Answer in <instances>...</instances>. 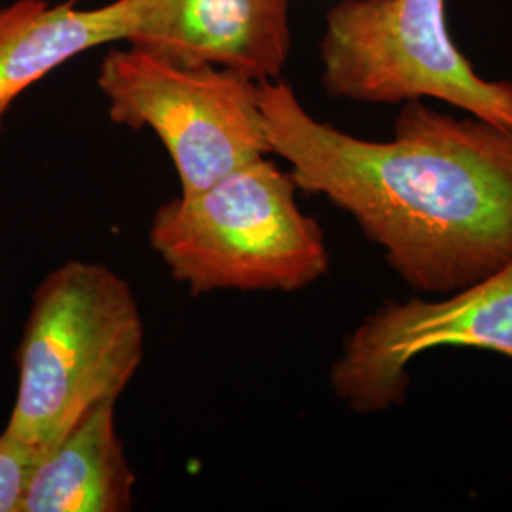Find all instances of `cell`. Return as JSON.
<instances>
[{
	"label": "cell",
	"instance_id": "6da1fadb",
	"mask_svg": "<svg viewBox=\"0 0 512 512\" xmlns=\"http://www.w3.org/2000/svg\"><path fill=\"white\" fill-rule=\"evenodd\" d=\"M272 154L298 190L325 196L414 291L452 294L512 260V129L406 101L395 137L319 122L281 80L258 82Z\"/></svg>",
	"mask_w": 512,
	"mask_h": 512
},
{
	"label": "cell",
	"instance_id": "7a4b0ae2",
	"mask_svg": "<svg viewBox=\"0 0 512 512\" xmlns=\"http://www.w3.org/2000/svg\"><path fill=\"white\" fill-rule=\"evenodd\" d=\"M143 359L145 321L128 281L101 262L59 264L31 296L4 431L48 454L95 406L118 403Z\"/></svg>",
	"mask_w": 512,
	"mask_h": 512
},
{
	"label": "cell",
	"instance_id": "3957f363",
	"mask_svg": "<svg viewBox=\"0 0 512 512\" xmlns=\"http://www.w3.org/2000/svg\"><path fill=\"white\" fill-rule=\"evenodd\" d=\"M291 173L264 158L154 213L148 241L192 296L298 293L329 274L319 222L296 202Z\"/></svg>",
	"mask_w": 512,
	"mask_h": 512
},
{
	"label": "cell",
	"instance_id": "277c9868",
	"mask_svg": "<svg viewBox=\"0 0 512 512\" xmlns=\"http://www.w3.org/2000/svg\"><path fill=\"white\" fill-rule=\"evenodd\" d=\"M321 82L332 97L395 105L439 99L512 129L511 80H486L446 27L444 0H342L327 14Z\"/></svg>",
	"mask_w": 512,
	"mask_h": 512
},
{
	"label": "cell",
	"instance_id": "5b68a950",
	"mask_svg": "<svg viewBox=\"0 0 512 512\" xmlns=\"http://www.w3.org/2000/svg\"><path fill=\"white\" fill-rule=\"evenodd\" d=\"M97 86L114 124L152 129L177 169L181 196L198 194L272 154L258 82L217 67H183L129 46L103 59Z\"/></svg>",
	"mask_w": 512,
	"mask_h": 512
},
{
	"label": "cell",
	"instance_id": "8992f818",
	"mask_svg": "<svg viewBox=\"0 0 512 512\" xmlns=\"http://www.w3.org/2000/svg\"><path fill=\"white\" fill-rule=\"evenodd\" d=\"M435 348H478L512 359V260L442 300L385 302L365 317L330 366L336 397L357 414L399 406L408 366Z\"/></svg>",
	"mask_w": 512,
	"mask_h": 512
},
{
	"label": "cell",
	"instance_id": "52a82bcc",
	"mask_svg": "<svg viewBox=\"0 0 512 512\" xmlns=\"http://www.w3.org/2000/svg\"><path fill=\"white\" fill-rule=\"evenodd\" d=\"M291 0H145L129 46L183 67L279 80L291 52Z\"/></svg>",
	"mask_w": 512,
	"mask_h": 512
},
{
	"label": "cell",
	"instance_id": "ba28073f",
	"mask_svg": "<svg viewBox=\"0 0 512 512\" xmlns=\"http://www.w3.org/2000/svg\"><path fill=\"white\" fill-rule=\"evenodd\" d=\"M145 0L101 8L16 0L0 10V133L19 95L76 55L110 42H128Z\"/></svg>",
	"mask_w": 512,
	"mask_h": 512
},
{
	"label": "cell",
	"instance_id": "9c48e42d",
	"mask_svg": "<svg viewBox=\"0 0 512 512\" xmlns=\"http://www.w3.org/2000/svg\"><path fill=\"white\" fill-rule=\"evenodd\" d=\"M135 482L116 401H109L90 410L38 463L21 512H129Z\"/></svg>",
	"mask_w": 512,
	"mask_h": 512
},
{
	"label": "cell",
	"instance_id": "30bf717a",
	"mask_svg": "<svg viewBox=\"0 0 512 512\" xmlns=\"http://www.w3.org/2000/svg\"><path fill=\"white\" fill-rule=\"evenodd\" d=\"M46 456L37 446L0 433V512H21L38 463Z\"/></svg>",
	"mask_w": 512,
	"mask_h": 512
}]
</instances>
